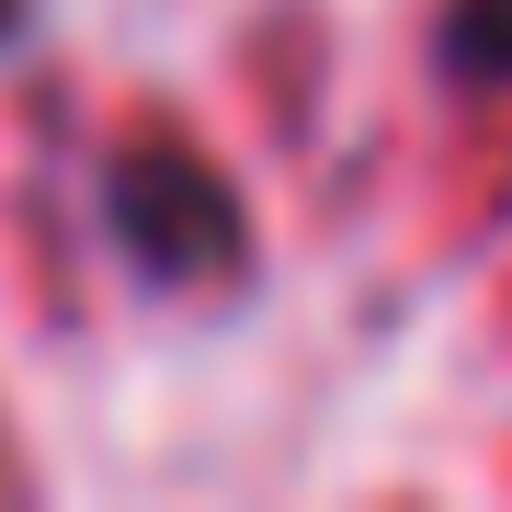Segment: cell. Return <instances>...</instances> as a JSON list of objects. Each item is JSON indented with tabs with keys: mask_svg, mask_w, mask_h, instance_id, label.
<instances>
[{
	"mask_svg": "<svg viewBox=\"0 0 512 512\" xmlns=\"http://www.w3.org/2000/svg\"><path fill=\"white\" fill-rule=\"evenodd\" d=\"M103 217H114V239H126V262L160 274V285L228 274V251H239V205H228V183L194 160V148H126L114 183H103Z\"/></svg>",
	"mask_w": 512,
	"mask_h": 512,
	"instance_id": "obj_1",
	"label": "cell"
},
{
	"mask_svg": "<svg viewBox=\"0 0 512 512\" xmlns=\"http://www.w3.org/2000/svg\"><path fill=\"white\" fill-rule=\"evenodd\" d=\"M12 35H23V0H0V46H12Z\"/></svg>",
	"mask_w": 512,
	"mask_h": 512,
	"instance_id": "obj_3",
	"label": "cell"
},
{
	"mask_svg": "<svg viewBox=\"0 0 512 512\" xmlns=\"http://www.w3.org/2000/svg\"><path fill=\"white\" fill-rule=\"evenodd\" d=\"M433 57L456 92H512V0H444Z\"/></svg>",
	"mask_w": 512,
	"mask_h": 512,
	"instance_id": "obj_2",
	"label": "cell"
}]
</instances>
